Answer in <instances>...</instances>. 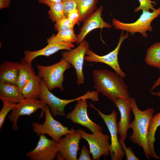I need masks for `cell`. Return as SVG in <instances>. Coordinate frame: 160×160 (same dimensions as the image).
I'll list each match as a JSON object with an SVG mask.
<instances>
[{
    "label": "cell",
    "mask_w": 160,
    "mask_h": 160,
    "mask_svg": "<svg viewBox=\"0 0 160 160\" xmlns=\"http://www.w3.org/2000/svg\"><path fill=\"white\" fill-rule=\"evenodd\" d=\"M54 26L55 30L58 31L73 28L74 26L72 24L67 17H65L56 22Z\"/></svg>",
    "instance_id": "f1b7e54d"
},
{
    "label": "cell",
    "mask_w": 160,
    "mask_h": 160,
    "mask_svg": "<svg viewBox=\"0 0 160 160\" xmlns=\"http://www.w3.org/2000/svg\"><path fill=\"white\" fill-rule=\"evenodd\" d=\"M36 67L38 71V75L43 79L49 90L57 88L62 91H64V73L66 70L71 68L70 64L62 58L59 62L49 66L39 64Z\"/></svg>",
    "instance_id": "277c9868"
},
{
    "label": "cell",
    "mask_w": 160,
    "mask_h": 160,
    "mask_svg": "<svg viewBox=\"0 0 160 160\" xmlns=\"http://www.w3.org/2000/svg\"><path fill=\"white\" fill-rule=\"evenodd\" d=\"M56 34H53L47 40L48 44L52 42L73 43L77 40L76 35L74 33L73 28L58 31Z\"/></svg>",
    "instance_id": "cb8c5ba5"
},
{
    "label": "cell",
    "mask_w": 160,
    "mask_h": 160,
    "mask_svg": "<svg viewBox=\"0 0 160 160\" xmlns=\"http://www.w3.org/2000/svg\"><path fill=\"white\" fill-rule=\"evenodd\" d=\"M143 11V13L138 19L133 23H122L113 18L112 24L116 29L126 31L132 36L136 33H141L144 37H148L147 31H152L153 28L151 24L153 20L160 15V7L152 12Z\"/></svg>",
    "instance_id": "8992f818"
},
{
    "label": "cell",
    "mask_w": 160,
    "mask_h": 160,
    "mask_svg": "<svg viewBox=\"0 0 160 160\" xmlns=\"http://www.w3.org/2000/svg\"><path fill=\"white\" fill-rule=\"evenodd\" d=\"M67 17L72 24L74 26L79 21L80 14L78 10L76 9L70 11Z\"/></svg>",
    "instance_id": "1f68e13d"
},
{
    "label": "cell",
    "mask_w": 160,
    "mask_h": 160,
    "mask_svg": "<svg viewBox=\"0 0 160 160\" xmlns=\"http://www.w3.org/2000/svg\"><path fill=\"white\" fill-rule=\"evenodd\" d=\"M159 0V1H160V0Z\"/></svg>",
    "instance_id": "74e56055"
},
{
    "label": "cell",
    "mask_w": 160,
    "mask_h": 160,
    "mask_svg": "<svg viewBox=\"0 0 160 160\" xmlns=\"http://www.w3.org/2000/svg\"><path fill=\"white\" fill-rule=\"evenodd\" d=\"M160 126V112L153 115L148 125L147 138L152 158L156 159H160L155 152L154 149L155 135L157 128Z\"/></svg>",
    "instance_id": "44dd1931"
},
{
    "label": "cell",
    "mask_w": 160,
    "mask_h": 160,
    "mask_svg": "<svg viewBox=\"0 0 160 160\" xmlns=\"http://www.w3.org/2000/svg\"><path fill=\"white\" fill-rule=\"evenodd\" d=\"M113 103L120 113V119L117 124L118 133L119 135V138L125 141L130 124L132 109L130 103L122 98H118Z\"/></svg>",
    "instance_id": "2e32d148"
},
{
    "label": "cell",
    "mask_w": 160,
    "mask_h": 160,
    "mask_svg": "<svg viewBox=\"0 0 160 160\" xmlns=\"http://www.w3.org/2000/svg\"><path fill=\"white\" fill-rule=\"evenodd\" d=\"M40 4H44L49 6L50 5L62 2L63 0H37Z\"/></svg>",
    "instance_id": "836d02e7"
},
{
    "label": "cell",
    "mask_w": 160,
    "mask_h": 160,
    "mask_svg": "<svg viewBox=\"0 0 160 160\" xmlns=\"http://www.w3.org/2000/svg\"><path fill=\"white\" fill-rule=\"evenodd\" d=\"M96 110L104 121L111 136V148L110 155L112 160H121L125 154L118 137L117 117V113L113 110L109 114L103 113L92 104L89 105Z\"/></svg>",
    "instance_id": "ba28073f"
},
{
    "label": "cell",
    "mask_w": 160,
    "mask_h": 160,
    "mask_svg": "<svg viewBox=\"0 0 160 160\" xmlns=\"http://www.w3.org/2000/svg\"><path fill=\"white\" fill-rule=\"evenodd\" d=\"M41 93L39 98L41 100L50 108L52 115L65 116L66 115L65 108L68 104L81 99L90 100L94 102L98 100V93L96 91H88L84 95L75 98L71 99H60L51 92L46 86L42 78L41 81Z\"/></svg>",
    "instance_id": "3957f363"
},
{
    "label": "cell",
    "mask_w": 160,
    "mask_h": 160,
    "mask_svg": "<svg viewBox=\"0 0 160 160\" xmlns=\"http://www.w3.org/2000/svg\"><path fill=\"white\" fill-rule=\"evenodd\" d=\"M65 16L67 17L69 12L72 10L77 9L75 0H63Z\"/></svg>",
    "instance_id": "4dcf8cb0"
},
{
    "label": "cell",
    "mask_w": 160,
    "mask_h": 160,
    "mask_svg": "<svg viewBox=\"0 0 160 160\" xmlns=\"http://www.w3.org/2000/svg\"><path fill=\"white\" fill-rule=\"evenodd\" d=\"M150 93L152 95L157 96L160 98V91L158 92H150Z\"/></svg>",
    "instance_id": "8d00e7d4"
},
{
    "label": "cell",
    "mask_w": 160,
    "mask_h": 160,
    "mask_svg": "<svg viewBox=\"0 0 160 160\" xmlns=\"http://www.w3.org/2000/svg\"><path fill=\"white\" fill-rule=\"evenodd\" d=\"M130 105L134 116L133 120L130 123L129 128L132 130L129 136L131 141L143 148L148 159L152 158L147 138L148 130L150 120L153 116L154 110L148 108L141 111L138 107L136 100L131 97Z\"/></svg>",
    "instance_id": "7a4b0ae2"
},
{
    "label": "cell",
    "mask_w": 160,
    "mask_h": 160,
    "mask_svg": "<svg viewBox=\"0 0 160 160\" xmlns=\"http://www.w3.org/2000/svg\"><path fill=\"white\" fill-rule=\"evenodd\" d=\"M20 62L5 61L0 65V83L17 85Z\"/></svg>",
    "instance_id": "ac0fdd59"
},
{
    "label": "cell",
    "mask_w": 160,
    "mask_h": 160,
    "mask_svg": "<svg viewBox=\"0 0 160 160\" xmlns=\"http://www.w3.org/2000/svg\"><path fill=\"white\" fill-rule=\"evenodd\" d=\"M119 141L121 144L126 156V159L127 160H139V159L137 157L132 150L130 147L127 148L124 141L119 137Z\"/></svg>",
    "instance_id": "f546056e"
},
{
    "label": "cell",
    "mask_w": 160,
    "mask_h": 160,
    "mask_svg": "<svg viewBox=\"0 0 160 160\" xmlns=\"http://www.w3.org/2000/svg\"><path fill=\"white\" fill-rule=\"evenodd\" d=\"M36 75L32 64L26 62L22 58L20 62L19 75L17 85L20 89L22 88L28 81Z\"/></svg>",
    "instance_id": "7402d4cb"
},
{
    "label": "cell",
    "mask_w": 160,
    "mask_h": 160,
    "mask_svg": "<svg viewBox=\"0 0 160 160\" xmlns=\"http://www.w3.org/2000/svg\"><path fill=\"white\" fill-rule=\"evenodd\" d=\"M160 72V67L158 68ZM160 85V75L158 79L154 82L151 88L149 90V91H151L155 88L156 87Z\"/></svg>",
    "instance_id": "d590c367"
},
{
    "label": "cell",
    "mask_w": 160,
    "mask_h": 160,
    "mask_svg": "<svg viewBox=\"0 0 160 160\" xmlns=\"http://www.w3.org/2000/svg\"><path fill=\"white\" fill-rule=\"evenodd\" d=\"M145 60L148 65L160 67V42H156L147 49Z\"/></svg>",
    "instance_id": "d4e9b609"
},
{
    "label": "cell",
    "mask_w": 160,
    "mask_h": 160,
    "mask_svg": "<svg viewBox=\"0 0 160 160\" xmlns=\"http://www.w3.org/2000/svg\"><path fill=\"white\" fill-rule=\"evenodd\" d=\"M74 47L75 46L73 43L52 42L48 44L44 48L38 50L25 51L24 58L26 62L32 64L33 60L38 56H49L60 50L65 49L70 50Z\"/></svg>",
    "instance_id": "e0dca14e"
},
{
    "label": "cell",
    "mask_w": 160,
    "mask_h": 160,
    "mask_svg": "<svg viewBox=\"0 0 160 160\" xmlns=\"http://www.w3.org/2000/svg\"><path fill=\"white\" fill-rule=\"evenodd\" d=\"M89 49L88 42L84 40L75 48L61 53L62 58L72 65L75 69L77 76L76 83L78 85L84 82L83 65L85 55Z\"/></svg>",
    "instance_id": "30bf717a"
},
{
    "label": "cell",
    "mask_w": 160,
    "mask_h": 160,
    "mask_svg": "<svg viewBox=\"0 0 160 160\" xmlns=\"http://www.w3.org/2000/svg\"><path fill=\"white\" fill-rule=\"evenodd\" d=\"M81 139L77 132L62 137L57 143L58 152L56 158L58 160H78L77 156Z\"/></svg>",
    "instance_id": "5bb4252c"
},
{
    "label": "cell",
    "mask_w": 160,
    "mask_h": 160,
    "mask_svg": "<svg viewBox=\"0 0 160 160\" xmlns=\"http://www.w3.org/2000/svg\"><path fill=\"white\" fill-rule=\"evenodd\" d=\"M79 157L78 160H92L90 158L89 150L85 145L83 146Z\"/></svg>",
    "instance_id": "d6a6232c"
},
{
    "label": "cell",
    "mask_w": 160,
    "mask_h": 160,
    "mask_svg": "<svg viewBox=\"0 0 160 160\" xmlns=\"http://www.w3.org/2000/svg\"><path fill=\"white\" fill-rule=\"evenodd\" d=\"M47 104L41 99L35 98H24L16 104V106L9 115V121L12 123V129L14 131L19 129L17 122L20 116H29L38 109L41 110L40 117L43 116L44 110Z\"/></svg>",
    "instance_id": "9c48e42d"
},
{
    "label": "cell",
    "mask_w": 160,
    "mask_h": 160,
    "mask_svg": "<svg viewBox=\"0 0 160 160\" xmlns=\"http://www.w3.org/2000/svg\"><path fill=\"white\" fill-rule=\"evenodd\" d=\"M48 11L49 18L55 23L66 17L62 2L50 5Z\"/></svg>",
    "instance_id": "484cf974"
},
{
    "label": "cell",
    "mask_w": 160,
    "mask_h": 160,
    "mask_svg": "<svg viewBox=\"0 0 160 160\" xmlns=\"http://www.w3.org/2000/svg\"><path fill=\"white\" fill-rule=\"evenodd\" d=\"M94 88L109 98L113 103L118 98L130 102L131 97L123 78L116 73L106 69L93 71Z\"/></svg>",
    "instance_id": "6da1fadb"
},
{
    "label": "cell",
    "mask_w": 160,
    "mask_h": 160,
    "mask_svg": "<svg viewBox=\"0 0 160 160\" xmlns=\"http://www.w3.org/2000/svg\"><path fill=\"white\" fill-rule=\"evenodd\" d=\"M24 98L17 85L0 83V99L17 104Z\"/></svg>",
    "instance_id": "d6986e66"
},
{
    "label": "cell",
    "mask_w": 160,
    "mask_h": 160,
    "mask_svg": "<svg viewBox=\"0 0 160 160\" xmlns=\"http://www.w3.org/2000/svg\"><path fill=\"white\" fill-rule=\"evenodd\" d=\"M80 14L79 22H84L97 8L98 0H75Z\"/></svg>",
    "instance_id": "603a6c76"
},
{
    "label": "cell",
    "mask_w": 160,
    "mask_h": 160,
    "mask_svg": "<svg viewBox=\"0 0 160 160\" xmlns=\"http://www.w3.org/2000/svg\"><path fill=\"white\" fill-rule=\"evenodd\" d=\"M138 0L140 5L135 9V12H137L141 10L150 12L151 10L153 11L156 9L154 5L156 4V3L155 1L151 0Z\"/></svg>",
    "instance_id": "83f0119b"
},
{
    "label": "cell",
    "mask_w": 160,
    "mask_h": 160,
    "mask_svg": "<svg viewBox=\"0 0 160 160\" xmlns=\"http://www.w3.org/2000/svg\"><path fill=\"white\" fill-rule=\"evenodd\" d=\"M124 31H122L118 45L113 50L106 55L100 56L89 49L86 53L84 60L88 62H99L106 64L110 66L120 76L125 78L126 74L121 69L118 60V55L121 44L129 36V32H127L124 35Z\"/></svg>",
    "instance_id": "8fae6325"
},
{
    "label": "cell",
    "mask_w": 160,
    "mask_h": 160,
    "mask_svg": "<svg viewBox=\"0 0 160 160\" xmlns=\"http://www.w3.org/2000/svg\"><path fill=\"white\" fill-rule=\"evenodd\" d=\"M2 108L0 111V129L4 123L5 119L9 112L15 108L16 104L7 101H2Z\"/></svg>",
    "instance_id": "4316f807"
},
{
    "label": "cell",
    "mask_w": 160,
    "mask_h": 160,
    "mask_svg": "<svg viewBox=\"0 0 160 160\" xmlns=\"http://www.w3.org/2000/svg\"><path fill=\"white\" fill-rule=\"evenodd\" d=\"M76 131L81 138L88 143L93 160H98L102 156L107 157L110 155V138L108 135L104 134L102 131H97L90 134L81 128Z\"/></svg>",
    "instance_id": "52a82bcc"
},
{
    "label": "cell",
    "mask_w": 160,
    "mask_h": 160,
    "mask_svg": "<svg viewBox=\"0 0 160 160\" xmlns=\"http://www.w3.org/2000/svg\"><path fill=\"white\" fill-rule=\"evenodd\" d=\"M41 78L39 76L36 75L30 79L20 89L25 98H39L41 93Z\"/></svg>",
    "instance_id": "ffe728a7"
},
{
    "label": "cell",
    "mask_w": 160,
    "mask_h": 160,
    "mask_svg": "<svg viewBox=\"0 0 160 160\" xmlns=\"http://www.w3.org/2000/svg\"><path fill=\"white\" fill-rule=\"evenodd\" d=\"M103 9V6H100L84 21L80 32L76 35V44L79 45L82 41L87 35L95 29L110 28L112 27L109 23L105 22L101 17Z\"/></svg>",
    "instance_id": "9a60e30c"
},
{
    "label": "cell",
    "mask_w": 160,
    "mask_h": 160,
    "mask_svg": "<svg viewBox=\"0 0 160 160\" xmlns=\"http://www.w3.org/2000/svg\"><path fill=\"white\" fill-rule=\"evenodd\" d=\"M49 108V107L47 105L44 110L45 120L43 124L36 122L32 123L33 130L38 136L47 134L55 141L58 143L63 136L77 132L73 128L69 129L55 120L53 117Z\"/></svg>",
    "instance_id": "5b68a950"
},
{
    "label": "cell",
    "mask_w": 160,
    "mask_h": 160,
    "mask_svg": "<svg viewBox=\"0 0 160 160\" xmlns=\"http://www.w3.org/2000/svg\"><path fill=\"white\" fill-rule=\"evenodd\" d=\"M58 152L57 143L41 135L35 148L26 156L31 160H54Z\"/></svg>",
    "instance_id": "7c38bea8"
},
{
    "label": "cell",
    "mask_w": 160,
    "mask_h": 160,
    "mask_svg": "<svg viewBox=\"0 0 160 160\" xmlns=\"http://www.w3.org/2000/svg\"><path fill=\"white\" fill-rule=\"evenodd\" d=\"M11 0H0V9L8 7L10 5Z\"/></svg>",
    "instance_id": "e575fe53"
},
{
    "label": "cell",
    "mask_w": 160,
    "mask_h": 160,
    "mask_svg": "<svg viewBox=\"0 0 160 160\" xmlns=\"http://www.w3.org/2000/svg\"><path fill=\"white\" fill-rule=\"evenodd\" d=\"M77 101L73 110L66 115L65 118L73 123L86 127L92 133L102 131L101 126L92 121L88 115L87 99H81Z\"/></svg>",
    "instance_id": "4fadbf2b"
}]
</instances>
